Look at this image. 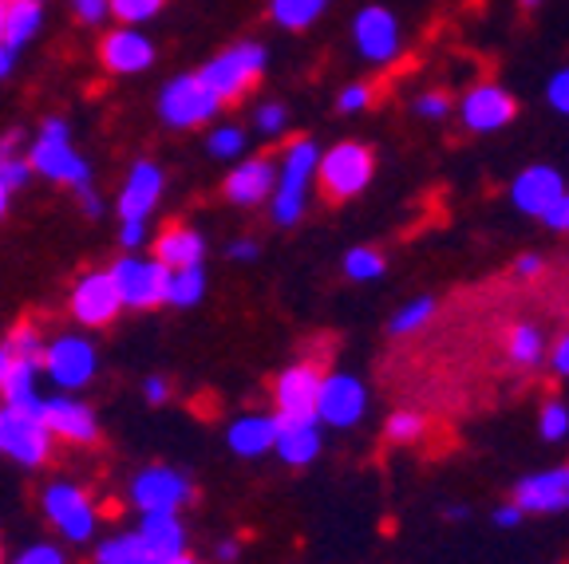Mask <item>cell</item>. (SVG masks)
<instances>
[{"label": "cell", "instance_id": "1", "mask_svg": "<svg viewBox=\"0 0 569 564\" xmlns=\"http://www.w3.org/2000/svg\"><path fill=\"white\" fill-rule=\"evenodd\" d=\"M317 162H320V147L312 139H293L281 150L277 185H273V194H269V218H273L281 230H293L297 221L305 218L309 190H312V182H317Z\"/></svg>", "mask_w": 569, "mask_h": 564}, {"label": "cell", "instance_id": "2", "mask_svg": "<svg viewBox=\"0 0 569 564\" xmlns=\"http://www.w3.org/2000/svg\"><path fill=\"white\" fill-rule=\"evenodd\" d=\"M266 68H269V48L253 44V40H241V44H230L218 56H210L202 63V71H198V80L222 99V103H233V99H241L266 75Z\"/></svg>", "mask_w": 569, "mask_h": 564}, {"label": "cell", "instance_id": "3", "mask_svg": "<svg viewBox=\"0 0 569 564\" xmlns=\"http://www.w3.org/2000/svg\"><path fill=\"white\" fill-rule=\"evenodd\" d=\"M376 174V154L365 142H337V147L320 150L317 162V182L329 202H352L368 190Z\"/></svg>", "mask_w": 569, "mask_h": 564}, {"label": "cell", "instance_id": "4", "mask_svg": "<svg viewBox=\"0 0 569 564\" xmlns=\"http://www.w3.org/2000/svg\"><path fill=\"white\" fill-rule=\"evenodd\" d=\"M40 505H44V517L56 533H60L68 545H91L99 533V510L91 502V494L76 482H48L44 494H40Z\"/></svg>", "mask_w": 569, "mask_h": 564}, {"label": "cell", "instance_id": "5", "mask_svg": "<svg viewBox=\"0 0 569 564\" xmlns=\"http://www.w3.org/2000/svg\"><path fill=\"white\" fill-rule=\"evenodd\" d=\"M222 107H226L222 99L198 80V71L174 75V80L159 91V119L170 131H194V127L213 123Z\"/></svg>", "mask_w": 569, "mask_h": 564}, {"label": "cell", "instance_id": "6", "mask_svg": "<svg viewBox=\"0 0 569 564\" xmlns=\"http://www.w3.org/2000/svg\"><path fill=\"white\" fill-rule=\"evenodd\" d=\"M40 367L44 375L63 391V395H76L80 387H88L99 371V352L88 335L80 332H63L56 335L52 344H44V355H40Z\"/></svg>", "mask_w": 569, "mask_h": 564}, {"label": "cell", "instance_id": "7", "mask_svg": "<svg viewBox=\"0 0 569 564\" xmlns=\"http://www.w3.org/2000/svg\"><path fill=\"white\" fill-rule=\"evenodd\" d=\"M111 281H116L123 309L151 312V309H162V304H167L170 269L159 265L154 256H139V253L119 256L116 265H111Z\"/></svg>", "mask_w": 569, "mask_h": 564}, {"label": "cell", "instance_id": "8", "mask_svg": "<svg viewBox=\"0 0 569 564\" xmlns=\"http://www.w3.org/2000/svg\"><path fill=\"white\" fill-rule=\"evenodd\" d=\"M56 439L48 434L44 419L32 411H9L0 406V454H9L17 466L40 470L52 462Z\"/></svg>", "mask_w": 569, "mask_h": 564}, {"label": "cell", "instance_id": "9", "mask_svg": "<svg viewBox=\"0 0 569 564\" xmlns=\"http://www.w3.org/2000/svg\"><path fill=\"white\" fill-rule=\"evenodd\" d=\"M127 497H131V505L139 513H178L194 497V482L178 466L154 462V466H142L139 474L131 477Z\"/></svg>", "mask_w": 569, "mask_h": 564}, {"label": "cell", "instance_id": "10", "mask_svg": "<svg viewBox=\"0 0 569 564\" xmlns=\"http://www.w3.org/2000/svg\"><path fill=\"white\" fill-rule=\"evenodd\" d=\"M68 312L80 328H111L123 312V300H119V289L111 281V269H91V273H80L76 284H71L68 296Z\"/></svg>", "mask_w": 569, "mask_h": 564}, {"label": "cell", "instance_id": "11", "mask_svg": "<svg viewBox=\"0 0 569 564\" xmlns=\"http://www.w3.org/2000/svg\"><path fill=\"white\" fill-rule=\"evenodd\" d=\"M325 367L317 360H297L273 380V415L281 423H305L317 419V395Z\"/></svg>", "mask_w": 569, "mask_h": 564}, {"label": "cell", "instance_id": "12", "mask_svg": "<svg viewBox=\"0 0 569 564\" xmlns=\"http://www.w3.org/2000/svg\"><path fill=\"white\" fill-rule=\"evenodd\" d=\"M28 167H32V174L48 178V182L56 185H68V190H91V162L83 159L80 150L71 147V139H40L36 134V142L24 150Z\"/></svg>", "mask_w": 569, "mask_h": 564}, {"label": "cell", "instance_id": "13", "mask_svg": "<svg viewBox=\"0 0 569 564\" xmlns=\"http://www.w3.org/2000/svg\"><path fill=\"white\" fill-rule=\"evenodd\" d=\"M368 415V387L348 371H325L317 395V423L332 431H348Z\"/></svg>", "mask_w": 569, "mask_h": 564}, {"label": "cell", "instance_id": "14", "mask_svg": "<svg viewBox=\"0 0 569 564\" xmlns=\"http://www.w3.org/2000/svg\"><path fill=\"white\" fill-rule=\"evenodd\" d=\"M44 28V0H12L0 4V80H9L20 52Z\"/></svg>", "mask_w": 569, "mask_h": 564}, {"label": "cell", "instance_id": "15", "mask_svg": "<svg viewBox=\"0 0 569 564\" xmlns=\"http://www.w3.org/2000/svg\"><path fill=\"white\" fill-rule=\"evenodd\" d=\"M40 419H44L48 434L56 442H71V446H96L99 442V419L83 399L76 395H52L40 403Z\"/></svg>", "mask_w": 569, "mask_h": 564}, {"label": "cell", "instance_id": "16", "mask_svg": "<svg viewBox=\"0 0 569 564\" xmlns=\"http://www.w3.org/2000/svg\"><path fill=\"white\" fill-rule=\"evenodd\" d=\"M352 44L368 63H391L400 56V20L383 4H365L352 17Z\"/></svg>", "mask_w": 569, "mask_h": 564}, {"label": "cell", "instance_id": "17", "mask_svg": "<svg viewBox=\"0 0 569 564\" xmlns=\"http://www.w3.org/2000/svg\"><path fill=\"white\" fill-rule=\"evenodd\" d=\"M96 56H99V63H103V71H111V75H139V71H151L154 60H159L151 36L127 24L111 28V32L99 40Z\"/></svg>", "mask_w": 569, "mask_h": 564}, {"label": "cell", "instance_id": "18", "mask_svg": "<svg viewBox=\"0 0 569 564\" xmlns=\"http://www.w3.org/2000/svg\"><path fill=\"white\" fill-rule=\"evenodd\" d=\"M518 115V99L498 83H475L459 103V119L467 131L475 134H495L510 127Z\"/></svg>", "mask_w": 569, "mask_h": 564}, {"label": "cell", "instance_id": "19", "mask_svg": "<svg viewBox=\"0 0 569 564\" xmlns=\"http://www.w3.org/2000/svg\"><path fill=\"white\" fill-rule=\"evenodd\" d=\"M162 190H167V174H162L159 162L134 159V167L123 178V190L116 198L119 221H151V213L162 202Z\"/></svg>", "mask_w": 569, "mask_h": 564}, {"label": "cell", "instance_id": "20", "mask_svg": "<svg viewBox=\"0 0 569 564\" xmlns=\"http://www.w3.org/2000/svg\"><path fill=\"white\" fill-rule=\"evenodd\" d=\"M515 505L522 513H566L569 510V466L533 470L515 485Z\"/></svg>", "mask_w": 569, "mask_h": 564}, {"label": "cell", "instance_id": "21", "mask_svg": "<svg viewBox=\"0 0 569 564\" xmlns=\"http://www.w3.org/2000/svg\"><path fill=\"white\" fill-rule=\"evenodd\" d=\"M561 194H566V178L553 167H526L522 174L510 182V205H515L518 213H526V218H538V221H542V213L550 210Z\"/></svg>", "mask_w": 569, "mask_h": 564}, {"label": "cell", "instance_id": "22", "mask_svg": "<svg viewBox=\"0 0 569 564\" xmlns=\"http://www.w3.org/2000/svg\"><path fill=\"white\" fill-rule=\"evenodd\" d=\"M273 185H277V162L261 154V159H241L238 167L226 174L222 194H226V202L241 205V210H253V205L269 202Z\"/></svg>", "mask_w": 569, "mask_h": 564}, {"label": "cell", "instance_id": "23", "mask_svg": "<svg viewBox=\"0 0 569 564\" xmlns=\"http://www.w3.org/2000/svg\"><path fill=\"white\" fill-rule=\"evenodd\" d=\"M134 537H139L147 561H159V556H182L190 548V533L182 525L178 513H139V525H134Z\"/></svg>", "mask_w": 569, "mask_h": 564}, {"label": "cell", "instance_id": "24", "mask_svg": "<svg viewBox=\"0 0 569 564\" xmlns=\"http://www.w3.org/2000/svg\"><path fill=\"white\" fill-rule=\"evenodd\" d=\"M151 256L167 269L202 265L206 261V238L198 230H190V225H182V221H170V225H162V230L154 233Z\"/></svg>", "mask_w": 569, "mask_h": 564}, {"label": "cell", "instance_id": "25", "mask_svg": "<svg viewBox=\"0 0 569 564\" xmlns=\"http://www.w3.org/2000/svg\"><path fill=\"white\" fill-rule=\"evenodd\" d=\"M277 415H261V411H249L238 415L226 426V446L238 454V459H261V454H273L277 442Z\"/></svg>", "mask_w": 569, "mask_h": 564}, {"label": "cell", "instance_id": "26", "mask_svg": "<svg viewBox=\"0 0 569 564\" xmlns=\"http://www.w3.org/2000/svg\"><path fill=\"white\" fill-rule=\"evenodd\" d=\"M281 423V419H277ZM320 446H325V434H320L317 419H305V423H281L277 426V442H273V454L284 462V466H312L320 459Z\"/></svg>", "mask_w": 569, "mask_h": 564}, {"label": "cell", "instance_id": "27", "mask_svg": "<svg viewBox=\"0 0 569 564\" xmlns=\"http://www.w3.org/2000/svg\"><path fill=\"white\" fill-rule=\"evenodd\" d=\"M40 403H44V399H40V363L12 360L9 375H4V383H0V406L40 415Z\"/></svg>", "mask_w": 569, "mask_h": 564}, {"label": "cell", "instance_id": "28", "mask_svg": "<svg viewBox=\"0 0 569 564\" xmlns=\"http://www.w3.org/2000/svg\"><path fill=\"white\" fill-rule=\"evenodd\" d=\"M332 0H269V17L284 32H305L329 12Z\"/></svg>", "mask_w": 569, "mask_h": 564}, {"label": "cell", "instance_id": "29", "mask_svg": "<svg viewBox=\"0 0 569 564\" xmlns=\"http://www.w3.org/2000/svg\"><path fill=\"white\" fill-rule=\"evenodd\" d=\"M507 360L515 367H538L546 360V335L538 324H515L507 335Z\"/></svg>", "mask_w": 569, "mask_h": 564}, {"label": "cell", "instance_id": "30", "mask_svg": "<svg viewBox=\"0 0 569 564\" xmlns=\"http://www.w3.org/2000/svg\"><path fill=\"white\" fill-rule=\"evenodd\" d=\"M206 300V269L190 265V269H170V284H167V304L170 309H194Z\"/></svg>", "mask_w": 569, "mask_h": 564}, {"label": "cell", "instance_id": "31", "mask_svg": "<svg viewBox=\"0 0 569 564\" xmlns=\"http://www.w3.org/2000/svg\"><path fill=\"white\" fill-rule=\"evenodd\" d=\"M28 178H32V167H28V159L20 154V134H4L0 139V185L9 190V194H17V190H24Z\"/></svg>", "mask_w": 569, "mask_h": 564}, {"label": "cell", "instance_id": "32", "mask_svg": "<svg viewBox=\"0 0 569 564\" xmlns=\"http://www.w3.org/2000/svg\"><path fill=\"white\" fill-rule=\"evenodd\" d=\"M91 564H147V553H142L134 533H119V537H107L91 548Z\"/></svg>", "mask_w": 569, "mask_h": 564}, {"label": "cell", "instance_id": "33", "mask_svg": "<svg viewBox=\"0 0 569 564\" xmlns=\"http://www.w3.org/2000/svg\"><path fill=\"white\" fill-rule=\"evenodd\" d=\"M246 147H249V134H246V127H238V123H222L206 134V154L218 162L246 159Z\"/></svg>", "mask_w": 569, "mask_h": 564}, {"label": "cell", "instance_id": "34", "mask_svg": "<svg viewBox=\"0 0 569 564\" xmlns=\"http://www.w3.org/2000/svg\"><path fill=\"white\" fill-rule=\"evenodd\" d=\"M388 273V261H383L380 249L372 245H356L345 253V276L356 284H365V281H380V276Z\"/></svg>", "mask_w": 569, "mask_h": 564}, {"label": "cell", "instance_id": "35", "mask_svg": "<svg viewBox=\"0 0 569 564\" xmlns=\"http://www.w3.org/2000/svg\"><path fill=\"white\" fill-rule=\"evenodd\" d=\"M431 316H436V296H416L388 320V332L391 335H416L419 328L431 324Z\"/></svg>", "mask_w": 569, "mask_h": 564}, {"label": "cell", "instance_id": "36", "mask_svg": "<svg viewBox=\"0 0 569 564\" xmlns=\"http://www.w3.org/2000/svg\"><path fill=\"white\" fill-rule=\"evenodd\" d=\"M4 352H9V360L40 363V355H44V335H40V328L24 320V324H17L9 332V340H4Z\"/></svg>", "mask_w": 569, "mask_h": 564}, {"label": "cell", "instance_id": "37", "mask_svg": "<svg viewBox=\"0 0 569 564\" xmlns=\"http://www.w3.org/2000/svg\"><path fill=\"white\" fill-rule=\"evenodd\" d=\"M107 4H111V17L127 28L151 24V20L167 9V0H107Z\"/></svg>", "mask_w": 569, "mask_h": 564}, {"label": "cell", "instance_id": "38", "mask_svg": "<svg viewBox=\"0 0 569 564\" xmlns=\"http://www.w3.org/2000/svg\"><path fill=\"white\" fill-rule=\"evenodd\" d=\"M383 434H388L391 442H400V446H411V442H419L427 434V419L419 415V411H396V415L383 423Z\"/></svg>", "mask_w": 569, "mask_h": 564}, {"label": "cell", "instance_id": "39", "mask_svg": "<svg viewBox=\"0 0 569 564\" xmlns=\"http://www.w3.org/2000/svg\"><path fill=\"white\" fill-rule=\"evenodd\" d=\"M538 434L546 442H566L569 439V406L561 399H550L542 406V415H538Z\"/></svg>", "mask_w": 569, "mask_h": 564}, {"label": "cell", "instance_id": "40", "mask_svg": "<svg viewBox=\"0 0 569 564\" xmlns=\"http://www.w3.org/2000/svg\"><path fill=\"white\" fill-rule=\"evenodd\" d=\"M253 127H258V134H266V139H277V134L289 127V107L277 103V99L258 103V111H253Z\"/></svg>", "mask_w": 569, "mask_h": 564}, {"label": "cell", "instance_id": "41", "mask_svg": "<svg viewBox=\"0 0 569 564\" xmlns=\"http://www.w3.org/2000/svg\"><path fill=\"white\" fill-rule=\"evenodd\" d=\"M9 564H68V553H63L56 541H36V545H24Z\"/></svg>", "mask_w": 569, "mask_h": 564}, {"label": "cell", "instance_id": "42", "mask_svg": "<svg viewBox=\"0 0 569 564\" xmlns=\"http://www.w3.org/2000/svg\"><path fill=\"white\" fill-rule=\"evenodd\" d=\"M368 107H372V88H368V83H348V88L337 95L340 115H360V111H368Z\"/></svg>", "mask_w": 569, "mask_h": 564}, {"label": "cell", "instance_id": "43", "mask_svg": "<svg viewBox=\"0 0 569 564\" xmlns=\"http://www.w3.org/2000/svg\"><path fill=\"white\" fill-rule=\"evenodd\" d=\"M546 103L558 111V115L569 119V68H558L546 83Z\"/></svg>", "mask_w": 569, "mask_h": 564}, {"label": "cell", "instance_id": "44", "mask_svg": "<svg viewBox=\"0 0 569 564\" xmlns=\"http://www.w3.org/2000/svg\"><path fill=\"white\" fill-rule=\"evenodd\" d=\"M71 17L80 20L83 28H99L111 17V4L107 0H71Z\"/></svg>", "mask_w": 569, "mask_h": 564}, {"label": "cell", "instance_id": "45", "mask_svg": "<svg viewBox=\"0 0 569 564\" xmlns=\"http://www.w3.org/2000/svg\"><path fill=\"white\" fill-rule=\"evenodd\" d=\"M416 115L439 123V119L451 115V95H443V91H427V95L416 99Z\"/></svg>", "mask_w": 569, "mask_h": 564}, {"label": "cell", "instance_id": "46", "mask_svg": "<svg viewBox=\"0 0 569 564\" xmlns=\"http://www.w3.org/2000/svg\"><path fill=\"white\" fill-rule=\"evenodd\" d=\"M147 241V221H119V245L123 253H139Z\"/></svg>", "mask_w": 569, "mask_h": 564}, {"label": "cell", "instance_id": "47", "mask_svg": "<svg viewBox=\"0 0 569 564\" xmlns=\"http://www.w3.org/2000/svg\"><path fill=\"white\" fill-rule=\"evenodd\" d=\"M542 221L550 225L553 233H569V190L558 198V202L550 205V210L542 213Z\"/></svg>", "mask_w": 569, "mask_h": 564}, {"label": "cell", "instance_id": "48", "mask_svg": "<svg viewBox=\"0 0 569 564\" xmlns=\"http://www.w3.org/2000/svg\"><path fill=\"white\" fill-rule=\"evenodd\" d=\"M142 399H147L151 406L167 403V399H170V380H167V375H147V380H142Z\"/></svg>", "mask_w": 569, "mask_h": 564}, {"label": "cell", "instance_id": "49", "mask_svg": "<svg viewBox=\"0 0 569 564\" xmlns=\"http://www.w3.org/2000/svg\"><path fill=\"white\" fill-rule=\"evenodd\" d=\"M490 521H495L498 530H518V525H522V521H526V513L518 510L515 502H507V505H498V510L490 513Z\"/></svg>", "mask_w": 569, "mask_h": 564}, {"label": "cell", "instance_id": "50", "mask_svg": "<svg viewBox=\"0 0 569 564\" xmlns=\"http://www.w3.org/2000/svg\"><path fill=\"white\" fill-rule=\"evenodd\" d=\"M515 273L522 276V281H533V276H542V273H546L542 253H522V256L515 261Z\"/></svg>", "mask_w": 569, "mask_h": 564}, {"label": "cell", "instance_id": "51", "mask_svg": "<svg viewBox=\"0 0 569 564\" xmlns=\"http://www.w3.org/2000/svg\"><path fill=\"white\" fill-rule=\"evenodd\" d=\"M80 210H83V218H91V221H99L103 218V198L96 194V185H91V190H80Z\"/></svg>", "mask_w": 569, "mask_h": 564}, {"label": "cell", "instance_id": "52", "mask_svg": "<svg viewBox=\"0 0 569 564\" xmlns=\"http://www.w3.org/2000/svg\"><path fill=\"white\" fill-rule=\"evenodd\" d=\"M40 139H71V127H68V119H60V115H48L44 123H40Z\"/></svg>", "mask_w": 569, "mask_h": 564}, {"label": "cell", "instance_id": "53", "mask_svg": "<svg viewBox=\"0 0 569 564\" xmlns=\"http://www.w3.org/2000/svg\"><path fill=\"white\" fill-rule=\"evenodd\" d=\"M550 367L558 371V375H569V332L561 335L558 344H553V352H550Z\"/></svg>", "mask_w": 569, "mask_h": 564}, {"label": "cell", "instance_id": "54", "mask_svg": "<svg viewBox=\"0 0 569 564\" xmlns=\"http://www.w3.org/2000/svg\"><path fill=\"white\" fill-rule=\"evenodd\" d=\"M261 253V245L253 238H238V241H230V256L233 261H253V256Z\"/></svg>", "mask_w": 569, "mask_h": 564}, {"label": "cell", "instance_id": "55", "mask_svg": "<svg viewBox=\"0 0 569 564\" xmlns=\"http://www.w3.org/2000/svg\"><path fill=\"white\" fill-rule=\"evenodd\" d=\"M213 556H218L222 564H230V561H238V556H241V545H238V541H222V545L213 548Z\"/></svg>", "mask_w": 569, "mask_h": 564}, {"label": "cell", "instance_id": "56", "mask_svg": "<svg viewBox=\"0 0 569 564\" xmlns=\"http://www.w3.org/2000/svg\"><path fill=\"white\" fill-rule=\"evenodd\" d=\"M147 564H198L190 553H182V556H159V561H147Z\"/></svg>", "mask_w": 569, "mask_h": 564}, {"label": "cell", "instance_id": "57", "mask_svg": "<svg viewBox=\"0 0 569 564\" xmlns=\"http://www.w3.org/2000/svg\"><path fill=\"white\" fill-rule=\"evenodd\" d=\"M467 517H471L467 505H447V521H467Z\"/></svg>", "mask_w": 569, "mask_h": 564}, {"label": "cell", "instance_id": "58", "mask_svg": "<svg viewBox=\"0 0 569 564\" xmlns=\"http://www.w3.org/2000/svg\"><path fill=\"white\" fill-rule=\"evenodd\" d=\"M9 352H4V344H0V383H4V375H9Z\"/></svg>", "mask_w": 569, "mask_h": 564}, {"label": "cell", "instance_id": "59", "mask_svg": "<svg viewBox=\"0 0 569 564\" xmlns=\"http://www.w3.org/2000/svg\"><path fill=\"white\" fill-rule=\"evenodd\" d=\"M9 190H4V185H0V218H4V213H9Z\"/></svg>", "mask_w": 569, "mask_h": 564}, {"label": "cell", "instance_id": "60", "mask_svg": "<svg viewBox=\"0 0 569 564\" xmlns=\"http://www.w3.org/2000/svg\"><path fill=\"white\" fill-rule=\"evenodd\" d=\"M522 9L533 12V9H542V0H522Z\"/></svg>", "mask_w": 569, "mask_h": 564}, {"label": "cell", "instance_id": "61", "mask_svg": "<svg viewBox=\"0 0 569 564\" xmlns=\"http://www.w3.org/2000/svg\"><path fill=\"white\" fill-rule=\"evenodd\" d=\"M0 564H9V556H4V545H0Z\"/></svg>", "mask_w": 569, "mask_h": 564}, {"label": "cell", "instance_id": "62", "mask_svg": "<svg viewBox=\"0 0 569 564\" xmlns=\"http://www.w3.org/2000/svg\"><path fill=\"white\" fill-rule=\"evenodd\" d=\"M0 4H12V0H0Z\"/></svg>", "mask_w": 569, "mask_h": 564}]
</instances>
